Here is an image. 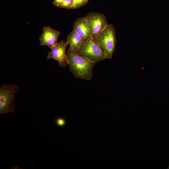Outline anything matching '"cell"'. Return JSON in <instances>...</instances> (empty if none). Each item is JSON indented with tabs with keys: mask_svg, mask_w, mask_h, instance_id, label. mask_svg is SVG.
<instances>
[{
	"mask_svg": "<svg viewBox=\"0 0 169 169\" xmlns=\"http://www.w3.org/2000/svg\"><path fill=\"white\" fill-rule=\"evenodd\" d=\"M89 0H73L72 9L79 8L87 3Z\"/></svg>",
	"mask_w": 169,
	"mask_h": 169,
	"instance_id": "obj_10",
	"label": "cell"
},
{
	"mask_svg": "<svg viewBox=\"0 0 169 169\" xmlns=\"http://www.w3.org/2000/svg\"><path fill=\"white\" fill-rule=\"evenodd\" d=\"M66 54L69 69L73 74L77 78L90 80L92 77L93 69L95 63L69 49Z\"/></svg>",
	"mask_w": 169,
	"mask_h": 169,
	"instance_id": "obj_1",
	"label": "cell"
},
{
	"mask_svg": "<svg viewBox=\"0 0 169 169\" xmlns=\"http://www.w3.org/2000/svg\"><path fill=\"white\" fill-rule=\"evenodd\" d=\"M55 122L57 125L60 127L64 126L66 123L65 120L61 118H57L55 120Z\"/></svg>",
	"mask_w": 169,
	"mask_h": 169,
	"instance_id": "obj_12",
	"label": "cell"
},
{
	"mask_svg": "<svg viewBox=\"0 0 169 169\" xmlns=\"http://www.w3.org/2000/svg\"><path fill=\"white\" fill-rule=\"evenodd\" d=\"M68 44L67 42L64 41L57 43L48 53L47 59H54L58 61L61 67H65L69 64L66 54V49Z\"/></svg>",
	"mask_w": 169,
	"mask_h": 169,
	"instance_id": "obj_6",
	"label": "cell"
},
{
	"mask_svg": "<svg viewBox=\"0 0 169 169\" xmlns=\"http://www.w3.org/2000/svg\"><path fill=\"white\" fill-rule=\"evenodd\" d=\"M76 52L79 55L95 63L107 59L103 47L91 37L83 40Z\"/></svg>",
	"mask_w": 169,
	"mask_h": 169,
	"instance_id": "obj_2",
	"label": "cell"
},
{
	"mask_svg": "<svg viewBox=\"0 0 169 169\" xmlns=\"http://www.w3.org/2000/svg\"><path fill=\"white\" fill-rule=\"evenodd\" d=\"M88 23L91 37L95 38L107 26L105 16L102 14L90 12L85 17Z\"/></svg>",
	"mask_w": 169,
	"mask_h": 169,
	"instance_id": "obj_5",
	"label": "cell"
},
{
	"mask_svg": "<svg viewBox=\"0 0 169 169\" xmlns=\"http://www.w3.org/2000/svg\"><path fill=\"white\" fill-rule=\"evenodd\" d=\"M73 0H64L58 6L59 8L67 9H72Z\"/></svg>",
	"mask_w": 169,
	"mask_h": 169,
	"instance_id": "obj_11",
	"label": "cell"
},
{
	"mask_svg": "<svg viewBox=\"0 0 169 169\" xmlns=\"http://www.w3.org/2000/svg\"><path fill=\"white\" fill-rule=\"evenodd\" d=\"M64 0H54L53 3V4L56 7H58L59 5Z\"/></svg>",
	"mask_w": 169,
	"mask_h": 169,
	"instance_id": "obj_13",
	"label": "cell"
},
{
	"mask_svg": "<svg viewBox=\"0 0 169 169\" xmlns=\"http://www.w3.org/2000/svg\"><path fill=\"white\" fill-rule=\"evenodd\" d=\"M83 38L73 30L68 35L67 42L69 44V49L77 52L83 42Z\"/></svg>",
	"mask_w": 169,
	"mask_h": 169,
	"instance_id": "obj_9",
	"label": "cell"
},
{
	"mask_svg": "<svg viewBox=\"0 0 169 169\" xmlns=\"http://www.w3.org/2000/svg\"><path fill=\"white\" fill-rule=\"evenodd\" d=\"M19 87L15 84L2 85L0 88V113H8L14 111V100L15 93Z\"/></svg>",
	"mask_w": 169,
	"mask_h": 169,
	"instance_id": "obj_4",
	"label": "cell"
},
{
	"mask_svg": "<svg viewBox=\"0 0 169 169\" xmlns=\"http://www.w3.org/2000/svg\"><path fill=\"white\" fill-rule=\"evenodd\" d=\"M73 29L83 38L84 40L91 37L89 26L85 17L78 18L74 23Z\"/></svg>",
	"mask_w": 169,
	"mask_h": 169,
	"instance_id": "obj_8",
	"label": "cell"
},
{
	"mask_svg": "<svg viewBox=\"0 0 169 169\" xmlns=\"http://www.w3.org/2000/svg\"><path fill=\"white\" fill-rule=\"evenodd\" d=\"M113 25L108 24L94 39L104 49L108 59L112 58L115 49L116 38Z\"/></svg>",
	"mask_w": 169,
	"mask_h": 169,
	"instance_id": "obj_3",
	"label": "cell"
},
{
	"mask_svg": "<svg viewBox=\"0 0 169 169\" xmlns=\"http://www.w3.org/2000/svg\"><path fill=\"white\" fill-rule=\"evenodd\" d=\"M59 31L54 30L49 26L43 28V32L39 38L40 45H46L51 49L57 43L60 34Z\"/></svg>",
	"mask_w": 169,
	"mask_h": 169,
	"instance_id": "obj_7",
	"label": "cell"
}]
</instances>
